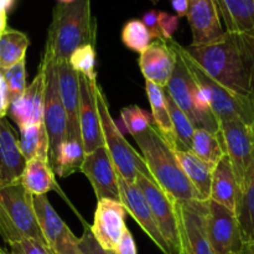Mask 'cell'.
<instances>
[{
    "instance_id": "cell-1",
    "label": "cell",
    "mask_w": 254,
    "mask_h": 254,
    "mask_svg": "<svg viewBox=\"0 0 254 254\" xmlns=\"http://www.w3.org/2000/svg\"><path fill=\"white\" fill-rule=\"evenodd\" d=\"M184 49L215 81L238 96L254 99V37L225 31L213 41Z\"/></svg>"
},
{
    "instance_id": "cell-2",
    "label": "cell",
    "mask_w": 254,
    "mask_h": 254,
    "mask_svg": "<svg viewBox=\"0 0 254 254\" xmlns=\"http://www.w3.org/2000/svg\"><path fill=\"white\" fill-rule=\"evenodd\" d=\"M97 20L92 14V0L57 2L47 29L42 60L68 61L72 52L84 45H96Z\"/></svg>"
},
{
    "instance_id": "cell-3",
    "label": "cell",
    "mask_w": 254,
    "mask_h": 254,
    "mask_svg": "<svg viewBox=\"0 0 254 254\" xmlns=\"http://www.w3.org/2000/svg\"><path fill=\"white\" fill-rule=\"evenodd\" d=\"M139 146L140 155L156 185L174 201L202 200L184 174L175 150L154 128L153 124L133 136Z\"/></svg>"
},
{
    "instance_id": "cell-4",
    "label": "cell",
    "mask_w": 254,
    "mask_h": 254,
    "mask_svg": "<svg viewBox=\"0 0 254 254\" xmlns=\"http://www.w3.org/2000/svg\"><path fill=\"white\" fill-rule=\"evenodd\" d=\"M0 236L9 246L24 240L47 246L37 222L34 196L20 180L0 183Z\"/></svg>"
},
{
    "instance_id": "cell-5",
    "label": "cell",
    "mask_w": 254,
    "mask_h": 254,
    "mask_svg": "<svg viewBox=\"0 0 254 254\" xmlns=\"http://www.w3.org/2000/svg\"><path fill=\"white\" fill-rule=\"evenodd\" d=\"M175 59L173 73L165 87L179 108L189 117L195 129H205L213 134L220 133V122L211 109L210 102L205 92L196 84L185 66L179 52V42L174 39L165 40Z\"/></svg>"
},
{
    "instance_id": "cell-6",
    "label": "cell",
    "mask_w": 254,
    "mask_h": 254,
    "mask_svg": "<svg viewBox=\"0 0 254 254\" xmlns=\"http://www.w3.org/2000/svg\"><path fill=\"white\" fill-rule=\"evenodd\" d=\"M94 91H96L97 108H98L99 121H101L104 146L108 151L109 158L118 175L128 184H135L138 174H143L146 178L153 179L140 154H138L131 148V145L126 140L123 134L117 127L116 122L112 118L108 101L98 82L96 83Z\"/></svg>"
},
{
    "instance_id": "cell-7",
    "label": "cell",
    "mask_w": 254,
    "mask_h": 254,
    "mask_svg": "<svg viewBox=\"0 0 254 254\" xmlns=\"http://www.w3.org/2000/svg\"><path fill=\"white\" fill-rule=\"evenodd\" d=\"M179 52L193 81L207 96L211 109L217 121L220 123L226 121H241L252 126L254 123V99L238 96L215 81L186 54L180 44Z\"/></svg>"
},
{
    "instance_id": "cell-8",
    "label": "cell",
    "mask_w": 254,
    "mask_h": 254,
    "mask_svg": "<svg viewBox=\"0 0 254 254\" xmlns=\"http://www.w3.org/2000/svg\"><path fill=\"white\" fill-rule=\"evenodd\" d=\"M56 62L41 60L45 68V103H44V126L49 138V160L52 170L56 163L57 153L67 139V116L62 104L57 82Z\"/></svg>"
},
{
    "instance_id": "cell-9",
    "label": "cell",
    "mask_w": 254,
    "mask_h": 254,
    "mask_svg": "<svg viewBox=\"0 0 254 254\" xmlns=\"http://www.w3.org/2000/svg\"><path fill=\"white\" fill-rule=\"evenodd\" d=\"M207 201L174 202L180 233L181 254H213L206 233Z\"/></svg>"
},
{
    "instance_id": "cell-10",
    "label": "cell",
    "mask_w": 254,
    "mask_h": 254,
    "mask_svg": "<svg viewBox=\"0 0 254 254\" xmlns=\"http://www.w3.org/2000/svg\"><path fill=\"white\" fill-rule=\"evenodd\" d=\"M135 184L149 203L164 240L168 243L171 254H181L180 233L174 201L156 185L153 179L138 174Z\"/></svg>"
},
{
    "instance_id": "cell-11",
    "label": "cell",
    "mask_w": 254,
    "mask_h": 254,
    "mask_svg": "<svg viewBox=\"0 0 254 254\" xmlns=\"http://www.w3.org/2000/svg\"><path fill=\"white\" fill-rule=\"evenodd\" d=\"M205 223L213 254H241L245 243L233 211L208 200Z\"/></svg>"
},
{
    "instance_id": "cell-12",
    "label": "cell",
    "mask_w": 254,
    "mask_h": 254,
    "mask_svg": "<svg viewBox=\"0 0 254 254\" xmlns=\"http://www.w3.org/2000/svg\"><path fill=\"white\" fill-rule=\"evenodd\" d=\"M34 207L45 242L52 253L82 254L78 247L79 237H76L60 217L46 195L34 196Z\"/></svg>"
},
{
    "instance_id": "cell-13",
    "label": "cell",
    "mask_w": 254,
    "mask_h": 254,
    "mask_svg": "<svg viewBox=\"0 0 254 254\" xmlns=\"http://www.w3.org/2000/svg\"><path fill=\"white\" fill-rule=\"evenodd\" d=\"M220 135L240 188L252 160L254 145L252 127L241 121L221 122Z\"/></svg>"
},
{
    "instance_id": "cell-14",
    "label": "cell",
    "mask_w": 254,
    "mask_h": 254,
    "mask_svg": "<svg viewBox=\"0 0 254 254\" xmlns=\"http://www.w3.org/2000/svg\"><path fill=\"white\" fill-rule=\"evenodd\" d=\"M81 173L84 174L91 183L97 200L109 198L121 201L118 173L109 158L106 146H99L84 155Z\"/></svg>"
},
{
    "instance_id": "cell-15",
    "label": "cell",
    "mask_w": 254,
    "mask_h": 254,
    "mask_svg": "<svg viewBox=\"0 0 254 254\" xmlns=\"http://www.w3.org/2000/svg\"><path fill=\"white\" fill-rule=\"evenodd\" d=\"M126 227V208L121 201L98 200L91 226V232L98 245L108 252L116 253Z\"/></svg>"
},
{
    "instance_id": "cell-16",
    "label": "cell",
    "mask_w": 254,
    "mask_h": 254,
    "mask_svg": "<svg viewBox=\"0 0 254 254\" xmlns=\"http://www.w3.org/2000/svg\"><path fill=\"white\" fill-rule=\"evenodd\" d=\"M118 188L121 202L126 208V212H128L134 218V221L140 226L141 230L149 236V238L155 243L156 247L161 252L164 254H171L168 243L165 242L158 225H156V221L151 213L149 203L146 202L138 185L128 184L118 175Z\"/></svg>"
},
{
    "instance_id": "cell-17",
    "label": "cell",
    "mask_w": 254,
    "mask_h": 254,
    "mask_svg": "<svg viewBox=\"0 0 254 254\" xmlns=\"http://www.w3.org/2000/svg\"><path fill=\"white\" fill-rule=\"evenodd\" d=\"M96 82L79 74V130L84 154L104 146L96 99Z\"/></svg>"
},
{
    "instance_id": "cell-18",
    "label": "cell",
    "mask_w": 254,
    "mask_h": 254,
    "mask_svg": "<svg viewBox=\"0 0 254 254\" xmlns=\"http://www.w3.org/2000/svg\"><path fill=\"white\" fill-rule=\"evenodd\" d=\"M45 103V68L40 64L39 72L26 86L24 93L15 101L10 102L7 114L17 128L44 123Z\"/></svg>"
},
{
    "instance_id": "cell-19",
    "label": "cell",
    "mask_w": 254,
    "mask_h": 254,
    "mask_svg": "<svg viewBox=\"0 0 254 254\" xmlns=\"http://www.w3.org/2000/svg\"><path fill=\"white\" fill-rule=\"evenodd\" d=\"M56 67L60 97L67 116V139L81 141L79 130V73L68 61H59Z\"/></svg>"
},
{
    "instance_id": "cell-20",
    "label": "cell",
    "mask_w": 254,
    "mask_h": 254,
    "mask_svg": "<svg viewBox=\"0 0 254 254\" xmlns=\"http://www.w3.org/2000/svg\"><path fill=\"white\" fill-rule=\"evenodd\" d=\"M188 16L192 44L213 41L225 34L215 0H188Z\"/></svg>"
},
{
    "instance_id": "cell-21",
    "label": "cell",
    "mask_w": 254,
    "mask_h": 254,
    "mask_svg": "<svg viewBox=\"0 0 254 254\" xmlns=\"http://www.w3.org/2000/svg\"><path fill=\"white\" fill-rule=\"evenodd\" d=\"M174 54L165 40H154L139 57V67L145 81L165 88L174 69Z\"/></svg>"
},
{
    "instance_id": "cell-22",
    "label": "cell",
    "mask_w": 254,
    "mask_h": 254,
    "mask_svg": "<svg viewBox=\"0 0 254 254\" xmlns=\"http://www.w3.org/2000/svg\"><path fill=\"white\" fill-rule=\"evenodd\" d=\"M26 160L19 146V136L6 118L0 119V183L20 180Z\"/></svg>"
},
{
    "instance_id": "cell-23",
    "label": "cell",
    "mask_w": 254,
    "mask_h": 254,
    "mask_svg": "<svg viewBox=\"0 0 254 254\" xmlns=\"http://www.w3.org/2000/svg\"><path fill=\"white\" fill-rule=\"evenodd\" d=\"M254 140V123L252 124ZM236 217L240 225L241 236L245 245L254 242V145L253 155L242 184L238 188Z\"/></svg>"
},
{
    "instance_id": "cell-24",
    "label": "cell",
    "mask_w": 254,
    "mask_h": 254,
    "mask_svg": "<svg viewBox=\"0 0 254 254\" xmlns=\"http://www.w3.org/2000/svg\"><path fill=\"white\" fill-rule=\"evenodd\" d=\"M226 31L254 37V0H215Z\"/></svg>"
},
{
    "instance_id": "cell-25",
    "label": "cell",
    "mask_w": 254,
    "mask_h": 254,
    "mask_svg": "<svg viewBox=\"0 0 254 254\" xmlns=\"http://www.w3.org/2000/svg\"><path fill=\"white\" fill-rule=\"evenodd\" d=\"M237 193L238 185L232 165H231L228 156L223 155V158L213 168L210 200L215 201L235 212Z\"/></svg>"
},
{
    "instance_id": "cell-26",
    "label": "cell",
    "mask_w": 254,
    "mask_h": 254,
    "mask_svg": "<svg viewBox=\"0 0 254 254\" xmlns=\"http://www.w3.org/2000/svg\"><path fill=\"white\" fill-rule=\"evenodd\" d=\"M20 181L32 196L46 195L56 188L55 173L49 159L42 156H35L26 161Z\"/></svg>"
},
{
    "instance_id": "cell-27",
    "label": "cell",
    "mask_w": 254,
    "mask_h": 254,
    "mask_svg": "<svg viewBox=\"0 0 254 254\" xmlns=\"http://www.w3.org/2000/svg\"><path fill=\"white\" fill-rule=\"evenodd\" d=\"M184 174L196 189L203 201L210 200L213 168L195 155L191 150H175Z\"/></svg>"
},
{
    "instance_id": "cell-28",
    "label": "cell",
    "mask_w": 254,
    "mask_h": 254,
    "mask_svg": "<svg viewBox=\"0 0 254 254\" xmlns=\"http://www.w3.org/2000/svg\"><path fill=\"white\" fill-rule=\"evenodd\" d=\"M145 91L151 107V118L155 124L154 128L159 131V134L165 139L166 143L174 150H178V139H176L170 113H169L168 106H166L164 88L151 83V82L145 81Z\"/></svg>"
},
{
    "instance_id": "cell-29",
    "label": "cell",
    "mask_w": 254,
    "mask_h": 254,
    "mask_svg": "<svg viewBox=\"0 0 254 254\" xmlns=\"http://www.w3.org/2000/svg\"><path fill=\"white\" fill-rule=\"evenodd\" d=\"M30 40L25 32L9 29L0 34V69H6L26 57Z\"/></svg>"
},
{
    "instance_id": "cell-30",
    "label": "cell",
    "mask_w": 254,
    "mask_h": 254,
    "mask_svg": "<svg viewBox=\"0 0 254 254\" xmlns=\"http://www.w3.org/2000/svg\"><path fill=\"white\" fill-rule=\"evenodd\" d=\"M190 150L201 160L210 164L212 168H215L223 155H226L220 133L213 134L205 129L193 130Z\"/></svg>"
},
{
    "instance_id": "cell-31",
    "label": "cell",
    "mask_w": 254,
    "mask_h": 254,
    "mask_svg": "<svg viewBox=\"0 0 254 254\" xmlns=\"http://www.w3.org/2000/svg\"><path fill=\"white\" fill-rule=\"evenodd\" d=\"M19 146L25 160L42 156L49 159V138L44 123L19 129ZM50 161V160H49Z\"/></svg>"
},
{
    "instance_id": "cell-32",
    "label": "cell",
    "mask_w": 254,
    "mask_h": 254,
    "mask_svg": "<svg viewBox=\"0 0 254 254\" xmlns=\"http://www.w3.org/2000/svg\"><path fill=\"white\" fill-rule=\"evenodd\" d=\"M84 150L81 141L66 139L61 144L57 153L56 163L54 166L55 175L60 178H67L72 174L81 173L82 164L84 160Z\"/></svg>"
},
{
    "instance_id": "cell-33",
    "label": "cell",
    "mask_w": 254,
    "mask_h": 254,
    "mask_svg": "<svg viewBox=\"0 0 254 254\" xmlns=\"http://www.w3.org/2000/svg\"><path fill=\"white\" fill-rule=\"evenodd\" d=\"M165 92V101L168 106L169 113H170L171 123H173L174 131H175L176 139H178V150H190L191 140H192L193 130L195 127L191 123L189 117L181 111L178 107V104L171 99L168 92Z\"/></svg>"
},
{
    "instance_id": "cell-34",
    "label": "cell",
    "mask_w": 254,
    "mask_h": 254,
    "mask_svg": "<svg viewBox=\"0 0 254 254\" xmlns=\"http://www.w3.org/2000/svg\"><path fill=\"white\" fill-rule=\"evenodd\" d=\"M122 41L131 51L141 54L153 42V37L141 20L133 19L124 24L122 30Z\"/></svg>"
},
{
    "instance_id": "cell-35",
    "label": "cell",
    "mask_w": 254,
    "mask_h": 254,
    "mask_svg": "<svg viewBox=\"0 0 254 254\" xmlns=\"http://www.w3.org/2000/svg\"><path fill=\"white\" fill-rule=\"evenodd\" d=\"M69 64L76 72L87 77L89 81H97L96 49L92 45H84L72 52L68 60Z\"/></svg>"
},
{
    "instance_id": "cell-36",
    "label": "cell",
    "mask_w": 254,
    "mask_h": 254,
    "mask_svg": "<svg viewBox=\"0 0 254 254\" xmlns=\"http://www.w3.org/2000/svg\"><path fill=\"white\" fill-rule=\"evenodd\" d=\"M25 64H26V57L20 60L17 64H12L9 68L0 69L5 79V83H6L10 102L19 98L26 89V68H25Z\"/></svg>"
},
{
    "instance_id": "cell-37",
    "label": "cell",
    "mask_w": 254,
    "mask_h": 254,
    "mask_svg": "<svg viewBox=\"0 0 254 254\" xmlns=\"http://www.w3.org/2000/svg\"><path fill=\"white\" fill-rule=\"evenodd\" d=\"M121 118L131 135L141 133L151 124V114L139 106H128L122 111Z\"/></svg>"
},
{
    "instance_id": "cell-38",
    "label": "cell",
    "mask_w": 254,
    "mask_h": 254,
    "mask_svg": "<svg viewBox=\"0 0 254 254\" xmlns=\"http://www.w3.org/2000/svg\"><path fill=\"white\" fill-rule=\"evenodd\" d=\"M9 254H54L49 247L34 240H24L9 246Z\"/></svg>"
},
{
    "instance_id": "cell-39",
    "label": "cell",
    "mask_w": 254,
    "mask_h": 254,
    "mask_svg": "<svg viewBox=\"0 0 254 254\" xmlns=\"http://www.w3.org/2000/svg\"><path fill=\"white\" fill-rule=\"evenodd\" d=\"M78 247L82 254H114L108 251L103 250L94 240L93 235L91 232V226H84L83 233L79 237Z\"/></svg>"
},
{
    "instance_id": "cell-40",
    "label": "cell",
    "mask_w": 254,
    "mask_h": 254,
    "mask_svg": "<svg viewBox=\"0 0 254 254\" xmlns=\"http://www.w3.org/2000/svg\"><path fill=\"white\" fill-rule=\"evenodd\" d=\"M179 21H180V17L178 15L159 11V30H160L164 40L173 39L174 32L179 27Z\"/></svg>"
},
{
    "instance_id": "cell-41",
    "label": "cell",
    "mask_w": 254,
    "mask_h": 254,
    "mask_svg": "<svg viewBox=\"0 0 254 254\" xmlns=\"http://www.w3.org/2000/svg\"><path fill=\"white\" fill-rule=\"evenodd\" d=\"M141 22H143L146 26V29L149 30L153 40L163 39L160 30H159V11L153 9L144 12L143 17H141Z\"/></svg>"
},
{
    "instance_id": "cell-42",
    "label": "cell",
    "mask_w": 254,
    "mask_h": 254,
    "mask_svg": "<svg viewBox=\"0 0 254 254\" xmlns=\"http://www.w3.org/2000/svg\"><path fill=\"white\" fill-rule=\"evenodd\" d=\"M114 254H138L135 241H134L133 235L128 230V227L124 228L121 241H119L118 246H117L116 253Z\"/></svg>"
},
{
    "instance_id": "cell-43",
    "label": "cell",
    "mask_w": 254,
    "mask_h": 254,
    "mask_svg": "<svg viewBox=\"0 0 254 254\" xmlns=\"http://www.w3.org/2000/svg\"><path fill=\"white\" fill-rule=\"evenodd\" d=\"M9 93H7V87L5 83V79L0 72V119L5 118L9 109Z\"/></svg>"
},
{
    "instance_id": "cell-44",
    "label": "cell",
    "mask_w": 254,
    "mask_h": 254,
    "mask_svg": "<svg viewBox=\"0 0 254 254\" xmlns=\"http://www.w3.org/2000/svg\"><path fill=\"white\" fill-rule=\"evenodd\" d=\"M171 6L175 10L179 17L186 16V14H188V0H171Z\"/></svg>"
},
{
    "instance_id": "cell-45",
    "label": "cell",
    "mask_w": 254,
    "mask_h": 254,
    "mask_svg": "<svg viewBox=\"0 0 254 254\" xmlns=\"http://www.w3.org/2000/svg\"><path fill=\"white\" fill-rule=\"evenodd\" d=\"M7 11L6 10L0 9V34H1L4 30L7 29Z\"/></svg>"
},
{
    "instance_id": "cell-46",
    "label": "cell",
    "mask_w": 254,
    "mask_h": 254,
    "mask_svg": "<svg viewBox=\"0 0 254 254\" xmlns=\"http://www.w3.org/2000/svg\"><path fill=\"white\" fill-rule=\"evenodd\" d=\"M14 2L15 0H0V9L9 11L12 7V5H14Z\"/></svg>"
},
{
    "instance_id": "cell-47",
    "label": "cell",
    "mask_w": 254,
    "mask_h": 254,
    "mask_svg": "<svg viewBox=\"0 0 254 254\" xmlns=\"http://www.w3.org/2000/svg\"><path fill=\"white\" fill-rule=\"evenodd\" d=\"M241 254H254V248L251 243H247V245L243 246L242 248V252Z\"/></svg>"
},
{
    "instance_id": "cell-48",
    "label": "cell",
    "mask_w": 254,
    "mask_h": 254,
    "mask_svg": "<svg viewBox=\"0 0 254 254\" xmlns=\"http://www.w3.org/2000/svg\"><path fill=\"white\" fill-rule=\"evenodd\" d=\"M57 1L59 2H71V1H73V0H57Z\"/></svg>"
},
{
    "instance_id": "cell-49",
    "label": "cell",
    "mask_w": 254,
    "mask_h": 254,
    "mask_svg": "<svg viewBox=\"0 0 254 254\" xmlns=\"http://www.w3.org/2000/svg\"><path fill=\"white\" fill-rule=\"evenodd\" d=\"M0 254H9V252H6V251H4L1 247H0Z\"/></svg>"
},
{
    "instance_id": "cell-50",
    "label": "cell",
    "mask_w": 254,
    "mask_h": 254,
    "mask_svg": "<svg viewBox=\"0 0 254 254\" xmlns=\"http://www.w3.org/2000/svg\"><path fill=\"white\" fill-rule=\"evenodd\" d=\"M251 245H252V246H253V248H254V242H253V243H251Z\"/></svg>"
}]
</instances>
